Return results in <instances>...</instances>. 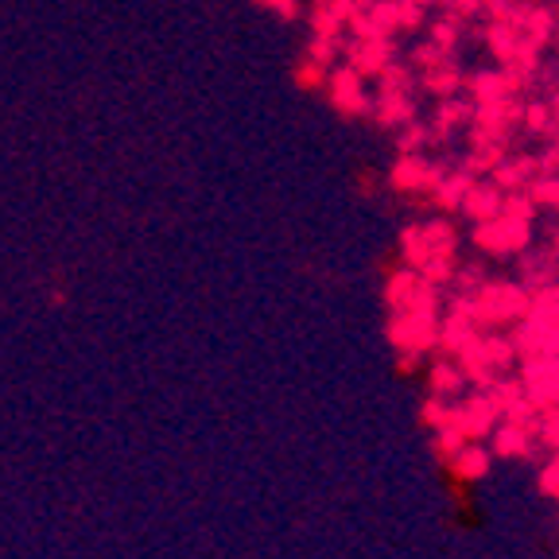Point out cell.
Returning a JSON list of instances; mask_svg holds the SVG:
<instances>
[]
</instances>
